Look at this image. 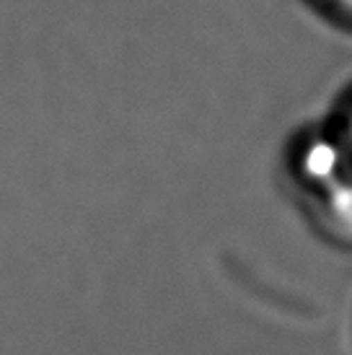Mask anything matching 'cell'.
I'll return each mask as SVG.
<instances>
[{"label": "cell", "mask_w": 352, "mask_h": 355, "mask_svg": "<svg viewBox=\"0 0 352 355\" xmlns=\"http://www.w3.org/2000/svg\"><path fill=\"white\" fill-rule=\"evenodd\" d=\"M326 119H329V125L337 132V138L342 140V146L347 148V153L352 158V86L337 99V104L326 114Z\"/></svg>", "instance_id": "3"}, {"label": "cell", "mask_w": 352, "mask_h": 355, "mask_svg": "<svg viewBox=\"0 0 352 355\" xmlns=\"http://www.w3.org/2000/svg\"><path fill=\"white\" fill-rule=\"evenodd\" d=\"M280 174L295 210L329 247L352 252V158L329 119L290 132L280 153Z\"/></svg>", "instance_id": "1"}, {"label": "cell", "mask_w": 352, "mask_h": 355, "mask_svg": "<svg viewBox=\"0 0 352 355\" xmlns=\"http://www.w3.org/2000/svg\"><path fill=\"white\" fill-rule=\"evenodd\" d=\"M326 26L352 37V0H295Z\"/></svg>", "instance_id": "2"}]
</instances>
